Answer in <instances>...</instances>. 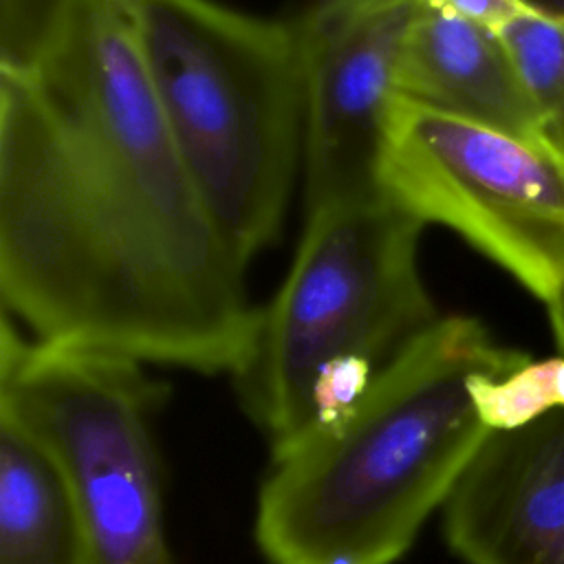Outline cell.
<instances>
[{
	"label": "cell",
	"instance_id": "obj_1",
	"mask_svg": "<svg viewBox=\"0 0 564 564\" xmlns=\"http://www.w3.org/2000/svg\"><path fill=\"white\" fill-rule=\"evenodd\" d=\"M242 267L154 99L126 0L46 62L0 70V295L35 339L231 375L253 337Z\"/></svg>",
	"mask_w": 564,
	"mask_h": 564
},
{
	"label": "cell",
	"instance_id": "obj_2",
	"mask_svg": "<svg viewBox=\"0 0 564 564\" xmlns=\"http://www.w3.org/2000/svg\"><path fill=\"white\" fill-rule=\"evenodd\" d=\"M529 359L476 317L432 322L341 421L273 456L253 520L267 564L401 560L491 432L471 377Z\"/></svg>",
	"mask_w": 564,
	"mask_h": 564
},
{
	"label": "cell",
	"instance_id": "obj_3",
	"mask_svg": "<svg viewBox=\"0 0 564 564\" xmlns=\"http://www.w3.org/2000/svg\"><path fill=\"white\" fill-rule=\"evenodd\" d=\"M423 229L381 187L306 209L286 278L258 308L251 344L231 372L273 456L341 421L441 317L419 269Z\"/></svg>",
	"mask_w": 564,
	"mask_h": 564
},
{
	"label": "cell",
	"instance_id": "obj_4",
	"mask_svg": "<svg viewBox=\"0 0 564 564\" xmlns=\"http://www.w3.org/2000/svg\"><path fill=\"white\" fill-rule=\"evenodd\" d=\"M176 152L242 267L267 249L304 163L295 24L218 0H126Z\"/></svg>",
	"mask_w": 564,
	"mask_h": 564
},
{
	"label": "cell",
	"instance_id": "obj_5",
	"mask_svg": "<svg viewBox=\"0 0 564 564\" xmlns=\"http://www.w3.org/2000/svg\"><path fill=\"white\" fill-rule=\"evenodd\" d=\"M165 386L110 350L26 339L4 313L0 412L64 474L97 564H172L152 423Z\"/></svg>",
	"mask_w": 564,
	"mask_h": 564
},
{
	"label": "cell",
	"instance_id": "obj_6",
	"mask_svg": "<svg viewBox=\"0 0 564 564\" xmlns=\"http://www.w3.org/2000/svg\"><path fill=\"white\" fill-rule=\"evenodd\" d=\"M381 189L456 231L544 304L564 282V156L549 143L399 97Z\"/></svg>",
	"mask_w": 564,
	"mask_h": 564
},
{
	"label": "cell",
	"instance_id": "obj_7",
	"mask_svg": "<svg viewBox=\"0 0 564 564\" xmlns=\"http://www.w3.org/2000/svg\"><path fill=\"white\" fill-rule=\"evenodd\" d=\"M427 0H319L295 24L306 209L379 189L412 29Z\"/></svg>",
	"mask_w": 564,
	"mask_h": 564
},
{
	"label": "cell",
	"instance_id": "obj_8",
	"mask_svg": "<svg viewBox=\"0 0 564 564\" xmlns=\"http://www.w3.org/2000/svg\"><path fill=\"white\" fill-rule=\"evenodd\" d=\"M441 513L465 564H564V405L489 432Z\"/></svg>",
	"mask_w": 564,
	"mask_h": 564
},
{
	"label": "cell",
	"instance_id": "obj_9",
	"mask_svg": "<svg viewBox=\"0 0 564 564\" xmlns=\"http://www.w3.org/2000/svg\"><path fill=\"white\" fill-rule=\"evenodd\" d=\"M399 97L544 141L538 112L498 31L438 7L425 4L412 29Z\"/></svg>",
	"mask_w": 564,
	"mask_h": 564
},
{
	"label": "cell",
	"instance_id": "obj_10",
	"mask_svg": "<svg viewBox=\"0 0 564 564\" xmlns=\"http://www.w3.org/2000/svg\"><path fill=\"white\" fill-rule=\"evenodd\" d=\"M0 564H97L88 524L51 454L0 412Z\"/></svg>",
	"mask_w": 564,
	"mask_h": 564
},
{
	"label": "cell",
	"instance_id": "obj_11",
	"mask_svg": "<svg viewBox=\"0 0 564 564\" xmlns=\"http://www.w3.org/2000/svg\"><path fill=\"white\" fill-rule=\"evenodd\" d=\"M498 35L538 112L542 139L564 156V24L527 9Z\"/></svg>",
	"mask_w": 564,
	"mask_h": 564
},
{
	"label": "cell",
	"instance_id": "obj_12",
	"mask_svg": "<svg viewBox=\"0 0 564 564\" xmlns=\"http://www.w3.org/2000/svg\"><path fill=\"white\" fill-rule=\"evenodd\" d=\"M101 0H0V70L26 73L46 62Z\"/></svg>",
	"mask_w": 564,
	"mask_h": 564
},
{
	"label": "cell",
	"instance_id": "obj_13",
	"mask_svg": "<svg viewBox=\"0 0 564 564\" xmlns=\"http://www.w3.org/2000/svg\"><path fill=\"white\" fill-rule=\"evenodd\" d=\"M469 392L482 423L494 430H511L564 405V357L533 361L511 372H478Z\"/></svg>",
	"mask_w": 564,
	"mask_h": 564
},
{
	"label": "cell",
	"instance_id": "obj_14",
	"mask_svg": "<svg viewBox=\"0 0 564 564\" xmlns=\"http://www.w3.org/2000/svg\"><path fill=\"white\" fill-rule=\"evenodd\" d=\"M430 7L445 9L491 31H500L529 7L522 0H427Z\"/></svg>",
	"mask_w": 564,
	"mask_h": 564
},
{
	"label": "cell",
	"instance_id": "obj_15",
	"mask_svg": "<svg viewBox=\"0 0 564 564\" xmlns=\"http://www.w3.org/2000/svg\"><path fill=\"white\" fill-rule=\"evenodd\" d=\"M546 308H549V322H551L555 346L564 357V282L560 284L555 295L546 302Z\"/></svg>",
	"mask_w": 564,
	"mask_h": 564
},
{
	"label": "cell",
	"instance_id": "obj_16",
	"mask_svg": "<svg viewBox=\"0 0 564 564\" xmlns=\"http://www.w3.org/2000/svg\"><path fill=\"white\" fill-rule=\"evenodd\" d=\"M529 9L544 13L546 18L564 24V0H522Z\"/></svg>",
	"mask_w": 564,
	"mask_h": 564
}]
</instances>
